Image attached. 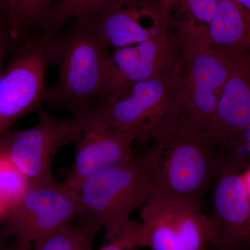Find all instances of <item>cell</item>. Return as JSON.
Listing matches in <instances>:
<instances>
[{"instance_id": "2", "label": "cell", "mask_w": 250, "mask_h": 250, "mask_svg": "<svg viewBox=\"0 0 250 250\" xmlns=\"http://www.w3.org/2000/svg\"><path fill=\"white\" fill-rule=\"evenodd\" d=\"M108 49L84 21L69 23L51 36L49 62L59 77L47 89L44 103L76 116L101 103Z\"/></svg>"}, {"instance_id": "17", "label": "cell", "mask_w": 250, "mask_h": 250, "mask_svg": "<svg viewBox=\"0 0 250 250\" xmlns=\"http://www.w3.org/2000/svg\"><path fill=\"white\" fill-rule=\"evenodd\" d=\"M75 222L65 224L48 236L32 243L33 250H93L95 238L103 228L85 217Z\"/></svg>"}, {"instance_id": "26", "label": "cell", "mask_w": 250, "mask_h": 250, "mask_svg": "<svg viewBox=\"0 0 250 250\" xmlns=\"http://www.w3.org/2000/svg\"><path fill=\"white\" fill-rule=\"evenodd\" d=\"M242 179L244 182L245 187L248 195V200L250 202V167L241 173Z\"/></svg>"}, {"instance_id": "11", "label": "cell", "mask_w": 250, "mask_h": 250, "mask_svg": "<svg viewBox=\"0 0 250 250\" xmlns=\"http://www.w3.org/2000/svg\"><path fill=\"white\" fill-rule=\"evenodd\" d=\"M213 181L209 250H250V202L241 173L216 161Z\"/></svg>"}, {"instance_id": "14", "label": "cell", "mask_w": 250, "mask_h": 250, "mask_svg": "<svg viewBox=\"0 0 250 250\" xmlns=\"http://www.w3.org/2000/svg\"><path fill=\"white\" fill-rule=\"evenodd\" d=\"M250 123V57L232 59L231 73L207 133L220 149Z\"/></svg>"}, {"instance_id": "6", "label": "cell", "mask_w": 250, "mask_h": 250, "mask_svg": "<svg viewBox=\"0 0 250 250\" xmlns=\"http://www.w3.org/2000/svg\"><path fill=\"white\" fill-rule=\"evenodd\" d=\"M39 120L29 129L9 131L0 137V150L23 174L29 184L55 180L54 157L62 148L77 142L84 124L79 117L57 119L42 108Z\"/></svg>"}, {"instance_id": "4", "label": "cell", "mask_w": 250, "mask_h": 250, "mask_svg": "<svg viewBox=\"0 0 250 250\" xmlns=\"http://www.w3.org/2000/svg\"><path fill=\"white\" fill-rule=\"evenodd\" d=\"M82 216L98 223L110 240L152 195V187L136 155L85 179L77 190Z\"/></svg>"}, {"instance_id": "12", "label": "cell", "mask_w": 250, "mask_h": 250, "mask_svg": "<svg viewBox=\"0 0 250 250\" xmlns=\"http://www.w3.org/2000/svg\"><path fill=\"white\" fill-rule=\"evenodd\" d=\"M84 21L113 49L136 45L168 30L160 0H118Z\"/></svg>"}, {"instance_id": "7", "label": "cell", "mask_w": 250, "mask_h": 250, "mask_svg": "<svg viewBox=\"0 0 250 250\" xmlns=\"http://www.w3.org/2000/svg\"><path fill=\"white\" fill-rule=\"evenodd\" d=\"M81 216L77 191L54 180L29 184L5 210L1 227L8 238L34 243Z\"/></svg>"}, {"instance_id": "21", "label": "cell", "mask_w": 250, "mask_h": 250, "mask_svg": "<svg viewBox=\"0 0 250 250\" xmlns=\"http://www.w3.org/2000/svg\"><path fill=\"white\" fill-rule=\"evenodd\" d=\"M217 161L239 173L250 167V123L217 151Z\"/></svg>"}, {"instance_id": "19", "label": "cell", "mask_w": 250, "mask_h": 250, "mask_svg": "<svg viewBox=\"0 0 250 250\" xmlns=\"http://www.w3.org/2000/svg\"><path fill=\"white\" fill-rule=\"evenodd\" d=\"M57 0H11L13 27L16 36L24 38L40 30Z\"/></svg>"}, {"instance_id": "13", "label": "cell", "mask_w": 250, "mask_h": 250, "mask_svg": "<svg viewBox=\"0 0 250 250\" xmlns=\"http://www.w3.org/2000/svg\"><path fill=\"white\" fill-rule=\"evenodd\" d=\"M83 131L77 141L75 159L62 184L77 191L85 179L108 167L134 159L132 148L136 139L131 135L118 131L106 123L83 116Z\"/></svg>"}, {"instance_id": "1", "label": "cell", "mask_w": 250, "mask_h": 250, "mask_svg": "<svg viewBox=\"0 0 250 250\" xmlns=\"http://www.w3.org/2000/svg\"><path fill=\"white\" fill-rule=\"evenodd\" d=\"M152 142L136 156L147 174L152 195L200 205L216 166V147L207 133L172 121Z\"/></svg>"}, {"instance_id": "8", "label": "cell", "mask_w": 250, "mask_h": 250, "mask_svg": "<svg viewBox=\"0 0 250 250\" xmlns=\"http://www.w3.org/2000/svg\"><path fill=\"white\" fill-rule=\"evenodd\" d=\"M232 67L209 46L182 54L174 121L207 132Z\"/></svg>"}, {"instance_id": "9", "label": "cell", "mask_w": 250, "mask_h": 250, "mask_svg": "<svg viewBox=\"0 0 250 250\" xmlns=\"http://www.w3.org/2000/svg\"><path fill=\"white\" fill-rule=\"evenodd\" d=\"M141 219L150 250H209V217L200 205L152 194Z\"/></svg>"}, {"instance_id": "27", "label": "cell", "mask_w": 250, "mask_h": 250, "mask_svg": "<svg viewBox=\"0 0 250 250\" xmlns=\"http://www.w3.org/2000/svg\"><path fill=\"white\" fill-rule=\"evenodd\" d=\"M248 16H250V0H233Z\"/></svg>"}, {"instance_id": "29", "label": "cell", "mask_w": 250, "mask_h": 250, "mask_svg": "<svg viewBox=\"0 0 250 250\" xmlns=\"http://www.w3.org/2000/svg\"><path fill=\"white\" fill-rule=\"evenodd\" d=\"M5 212V210L4 208H1V207H0V236H1V233H2V230H1V219H2L3 215H4Z\"/></svg>"}, {"instance_id": "5", "label": "cell", "mask_w": 250, "mask_h": 250, "mask_svg": "<svg viewBox=\"0 0 250 250\" xmlns=\"http://www.w3.org/2000/svg\"><path fill=\"white\" fill-rule=\"evenodd\" d=\"M51 36L37 31L22 39L0 74V137L44 103Z\"/></svg>"}, {"instance_id": "15", "label": "cell", "mask_w": 250, "mask_h": 250, "mask_svg": "<svg viewBox=\"0 0 250 250\" xmlns=\"http://www.w3.org/2000/svg\"><path fill=\"white\" fill-rule=\"evenodd\" d=\"M220 0H172L168 27L177 36L182 54L208 46V31Z\"/></svg>"}, {"instance_id": "25", "label": "cell", "mask_w": 250, "mask_h": 250, "mask_svg": "<svg viewBox=\"0 0 250 250\" xmlns=\"http://www.w3.org/2000/svg\"><path fill=\"white\" fill-rule=\"evenodd\" d=\"M0 21L7 24L14 32L11 12V0H0Z\"/></svg>"}, {"instance_id": "10", "label": "cell", "mask_w": 250, "mask_h": 250, "mask_svg": "<svg viewBox=\"0 0 250 250\" xmlns=\"http://www.w3.org/2000/svg\"><path fill=\"white\" fill-rule=\"evenodd\" d=\"M181 59L178 40L170 29L136 45L113 49L108 59L103 101L137 82L170 71Z\"/></svg>"}, {"instance_id": "20", "label": "cell", "mask_w": 250, "mask_h": 250, "mask_svg": "<svg viewBox=\"0 0 250 250\" xmlns=\"http://www.w3.org/2000/svg\"><path fill=\"white\" fill-rule=\"evenodd\" d=\"M29 182L0 150V207L5 210L21 196Z\"/></svg>"}, {"instance_id": "22", "label": "cell", "mask_w": 250, "mask_h": 250, "mask_svg": "<svg viewBox=\"0 0 250 250\" xmlns=\"http://www.w3.org/2000/svg\"><path fill=\"white\" fill-rule=\"evenodd\" d=\"M99 250H136L146 248V233L141 222L131 220Z\"/></svg>"}, {"instance_id": "24", "label": "cell", "mask_w": 250, "mask_h": 250, "mask_svg": "<svg viewBox=\"0 0 250 250\" xmlns=\"http://www.w3.org/2000/svg\"><path fill=\"white\" fill-rule=\"evenodd\" d=\"M9 238L2 236L0 238V250H33L32 243L13 238L9 243Z\"/></svg>"}, {"instance_id": "23", "label": "cell", "mask_w": 250, "mask_h": 250, "mask_svg": "<svg viewBox=\"0 0 250 250\" xmlns=\"http://www.w3.org/2000/svg\"><path fill=\"white\" fill-rule=\"evenodd\" d=\"M21 41L7 24L0 21V74L2 71L5 60Z\"/></svg>"}, {"instance_id": "30", "label": "cell", "mask_w": 250, "mask_h": 250, "mask_svg": "<svg viewBox=\"0 0 250 250\" xmlns=\"http://www.w3.org/2000/svg\"><path fill=\"white\" fill-rule=\"evenodd\" d=\"M140 250V249H137V250Z\"/></svg>"}, {"instance_id": "18", "label": "cell", "mask_w": 250, "mask_h": 250, "mask_svg": "<svg viewBox=\"0 0 250 250\" xmlns=\"http://www.w3.org/2000/svg\"><path fill=\"white\" fill-rule=\"evenodd\" d=\"M118 0H57L40 31L54 35L75 21H85L107 9Z\"/></svg>"}, {"instance_id": "3", "label": "cell", "mask_w": 250, "mask_h": 250, "mask_svg": "<svg viewBox=\"0 0 250 250\" xmlns=\"http://www.w3.org/2000/svg\"><path fill=\"white\" fill-rule=\"evenodd\" d=\"M179 65L180 62L170 71L130 85L80 116L106 123L143 144L152 142L174 120Z\"/></svg>"}, {"instance_id": "28", "label": "cell", "mask_w": 250, "mask_h": 250, "mask_svg": "<svg viewBox=\"0 0 250 250\" xmlns=\"http://www.w3.org/2000/svg\"><path fill=\"white\" fill-rule=\"evenodd\" d=\"M172 1V0H160L161 4L162 5L163 10H164V15H165L166 19H167V11H168L169 6H170L171 1ZM167 24H168V23H167Z\"/></svg>"}, {"instance_id": "16", "label": "cell", "mask_w": 250, "mask_h": 250, "mask_svg": "<svg viewBox=\"0 0 250 250\" xmlns=\"http://www.w3.org/2000/svg\"><path fill=\"white\" fill-rule=\"evenodd\" d=\"M208 46L229 59L250 57V16L233 0H220L208 31Z\"/></svg>"}]
</instances>
